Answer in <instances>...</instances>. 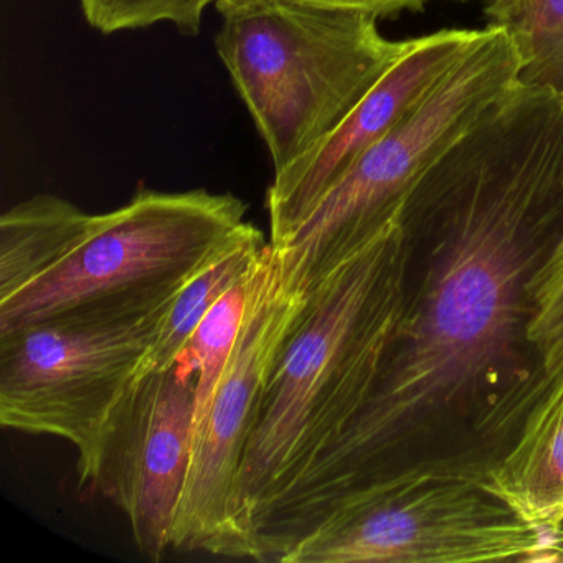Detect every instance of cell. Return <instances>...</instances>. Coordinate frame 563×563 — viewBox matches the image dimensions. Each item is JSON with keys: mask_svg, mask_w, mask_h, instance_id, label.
Listing matches in <instances>:
<instances>
[{"mask_svg": "<svg viewBox=\"0 0 563 563\" xmlns=\"http://www.w3.org/2000/svg\"><path fill=\"white\" fill-rule=\"evenodd\" d=\"M404 213L424 258H411L400 331L361 413L263 522L273 549L347 490L440 456L463 427L512 440L539 400L523 364L536 361L530 282L563 233L559 91L517 85L428 170Z\"/></svg>", "mask_w": 563, "mask_h": 563, "instance_id": "6da1fadb", "label": "cell"}, {"mask_svg": "<svg viewBox=\"0 0 563 563\" xmlns=\"http://www.w3.org/2000/svg\"><path fill=\"white\" fill-rule=\"evenodd\" d=\"M404 210L306 296L279 349L236 484L252 559L256 530L377 387L407 308L411 245Z\"/></svg>", "mask_w": 563, "mask_h": 563, "instance_id": "7a4b0ae2", "label": "cell"}, {"mask_svg": "<svg viewBox=\"0 0 563 563\" xmlns=\"http://www.w3.org/2000/svg\"><path fill=\"white\" fill-rule=\"evenodd\" d=\"M217 54L275 174L318 147L400 60L377 18L291 0H217Z\"/></svg>", "mask_w": 563, "mask_h": 563, "instance_id": "3957f363", "label": "cell"}, {"mask_svg": "<svg viewBox=\"0 0 563 563\" xmlns=\"http://www.w3.org/2000/svg\"><path fill=\"white\" fill-rule=\"evenodd\" d=\"M519 51L496 25L479 37L428 97L368 147L308 219L273 246L283 288L306 298L345 256L400 216L428 170L520 84Z\"/></svg>", "mask_w": 563, "mask_h": 563, "instance_id": "277c9868", "label": "cell"}, {"mask_svg": "<svg viewBox=\"0 0 563 563\" xmlns=\"http://www.w3.org/2000/svg\"><path fill=\"white\" fill-rule=\"evenodd\" d=\"M487 461L433 457L339 496L279 563H483L547 550L542 530L486 490Z\"/></svg>", "mask_w": 563, "mask_h": 563, "instance_id": "5b68a950", "label": "cell"}, {"mask_svg": "<svg viewBox=\"0 0 563 563\" xmlns=\"http://www.w3.org/2000/svg\"><path fill=\"white\" fill-rule=\"evenodd\" d=\"M246 212L233 194L141 187L120 209L95 216L60 265L0 299V334L78 309L169 301L249 222Z\"/></svg>", "mask_w": 563, "mask_h": 563, "instance_id": "8992f818", "label": "cell"}, {"mask_svg": "<svg viewBox=\"0 0 563 563\" xmlns=\"http://www.w3.org/2000/svg\"><path fill=\"white\" fill-rule=\"evenodd\" d=\"M170 301L64 312L0 334V423L70 441L84 460L140 377Z\"/></svg>", "mask_w": 563, "mask_h": 563, "instance_id": "52a82bcc", "label": "cell"}, {"mask_svg": "<svg viewBox=\"0 0 563 563\" xmlns=\"http://www.w3.org/2000/svg\"><path fill=\"white\" fill-rule=\"evenodd\" d=\"M306 298L283 288L272 245L260 256L242 331L219 388L194 431L192 460L173 530V549L252 559L236 509V484L263 391Z\"/></svg>", "mask_w": 563, "mask_h": 563, "instance_id": "ba28073f", "label": "cell"}, {"mask_svg": "<svg viewBox=\"0 0 563 563\" xmlns=\"http://www.w3.org/2000/svg\"><path fill=\"white\" fill-rule=\"evenodd\" d=\"M197 372L173 367L136 378L78 460L81 484L120 507L137 549L159 562L173 530L192 460Z\"/></svg>", "mask_w": 563, "mask_h": 563, "instance_id": "9c48e42d", "label": "cell"}, {"mask_svg": "<svg viewBox=\"0 0 563 563\" xmlns=\"http://www.w3.org/2000/svg\"><path fill=\"white\" fill-rule=\"evenodd\" d=\"M479 34L481 29H446L410 41L400 60L318 147L275 174L266 196L273 246L285 242L349 167L428 97Z\"/></svg>", "mask_w": 563, "mask_h": 563, "instance_id": "30bf717a", "label": "cell"}, {"mask_svg": "<svg viewBox=\"0 0 563 563\" xmlns=\"http://www.w3.org/2000/svg\"><path fill=\"white\" fill-rule=\"evenodd\" d=\"M484 487L545 536L563 530V371L530 408Z\"/></svg>", "mask_w": 563, "mask_h": 563, "instance_id": "8fae6325", "label": "cell"}, {"mask_svg": "<svg viewBox=\"0 0 563 563\" xmlns=\"http://www.w3.org/2000/svg\"><path fill=\"white\" fill-rule=\"evenodd\" d=\"M95 216L70 200L41 194L0 217V299L60 265L90 232Z\"/></svg>", "mask_w": 563, "mask_h": 563, "instance_id": "7c38bea8", "label": "cell"}, {"mask_svg": "<svg viewBox=\"0 0 563 563\" xmlns=\"http://www.w3.org/2000/svg\"><path fill=\"white\" fill-rule=\"evenodd\" d=\"M268 245L262 230L255 223L246 222L223 249L184 283L161 319L140 377L173 367L179 361L207 312L240 279L252 273Z\"/></svg>", "mask_w": 563, "mask_h": 563, "instance_id": "4fadbf2b", "label": "cell"}, {"mask_svg": "<svg viewBox=\"0 0 563 563\" xmlns=\"http://www.w3.org/2000/svg\"><path fill=\"white\" fill-rule=\"evenodd\" d=\"M484 14L516 44L520 84L563 91V0H493Z\"/></svg>", "mask_w": 563, "mask_h": 563, "instance_id": "5bb4252c", "label": "cell"}, {"mask_svg": "<svg viewBox=\"0 0 563 563\" xmlns=\"http://www.w3.org/2000/svg\"><path fill=\"white\" fill-rule=\"evenodd\" d=\"M256 266V265H255ZM255 269V268H253ZM253 269L245 278L230 288L217 305L207 312L199 328L194 332L179 361L190 371L197 372L196 388V431L219 388L220 380L229 367L235 351L246 302H249L250 282Z\"/></svg>", "mask_w": 563, "mask_h": 563, "instance_id": "9a60e30c", "label": "cell"}, {"mask_svg": "<svg viewBox=\"0 0 563 563\" xmlns=\"http://www.w3.org/2000/svg\"><path fill=\"white\" fill-rule=\"evenodd\" d=\"M527 339L536 355L540 390L563 371V233L530 282Z\"/></svg>", "mask_w": 563, "mask_h": 563, "instance_id": "2e32d148", "label": "cell"}, {"mask_svg": "<svg viewBox=\"0 0 563 563\" xmlns=\"http://www.w3.org/2000/svg\"><path fill=\"white\" fill-rule=\"evenodd\" d=\"M217 0H80L85 21L103 35L170 24L196 37L207 8Z\"/></svg>", "mask_w": 563, "mask_h": 563, "instance_id": "e0dca14e", "label": "cell"}, {"mask_svg": "<svg viewBox=\"0 0 563 563\" xmlns=\"http://www.w3.org/2000/svg\"><path fill=\"white\" fill-rule=\"evenodd\" d=\"M316 8L341 9V11L364 12L374 18H391L405 11H421L430 0H291Z\"/></svg>", "mask_w": 563, "mask_h": 563, "instance_id": "ac0fdd59", "label": "cell"}, {"mask_svg": "<svg viewBox=\"0 0 563 563\" xmlns=\"http://www.w3.org/2000/svg\"><path fill=\"white\" fill-rule=\"evenodd\" d=\"M559 98H560V104H562V108H563V91H560Z\"/></svg>", "mask_w": 563, "mask_h": 563, "instance_id": "d6986e66", "label": "cell"}]
</instances>
